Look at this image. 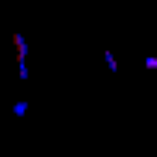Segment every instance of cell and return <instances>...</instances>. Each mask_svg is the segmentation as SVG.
I'll return each mask as SVG.
<instances>
[{"instance_id":"3","label":"cell","mask_w":157,"mask_h":157,"mask_svg":"<svg viewBox=\"0 0 157 157\" xmlns=\"http://www.w3.org/2000/svg\"><path fill=\"white\" fill-rule=\"evenodd\" d=\"M14 116H17V120H21V116H28V102H24V99L14 102Z\"/></svg>"},{"instance_id":"1","label":"cell","mask_w":157,"mask_h":157,"mask_svg":"<svg viewBox=\"0 0 157 157\" xmlns=\"http://www.w3.org/2000/svg\"><path fill=\"white\" fill-rule=\"evenodd\" d=\"M14 48H17V58H21V62H24V58H28V38H24L21 31L14 34Z\"/></svg>"},{"instance_id":"2","label":"cell","mask_w":157,"mask_h":157,"mask_svg":"<svg viewBox=\"0 0 157 157\" xmlns=\"http://www.w3.org/2000/svg\"><path fill=\"white\" fill-rule=\"evenodd\" d=\"M102 62H106V68H109V72H120V65H116V55H113V51H102Z\"/></svg>"},{"instance_id":"4","label":"cell","mask_w":157,"mask_h":157,"mask_svg":"<svg viewBox=\"0 0 157 157\" xmlns=\"http://www.w3.org/2000/svg\"><path fill=\"white\" fill-rule=\"evenodd\" d=\"M144 68H147V72H157V55H147V58H144Z\"/></svg>"}]
</instances>
